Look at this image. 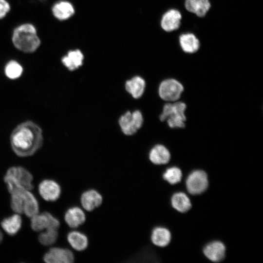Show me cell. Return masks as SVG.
<instances>
[{"instance_id": "13", "label": "cell", "mask_w": 263, "mask_h": 263, "mask_svg": "<svg viewBox=\"0 0 263 263\" xmlns=\"http://www.w3.org/2000/svg\"><path fill=\"white\" fill-rule=\"evenodd\" d=\"M64 219L70 228H76L86 222L87 217L83 208L78 206H73L67 209Z\"/></svg>"}, {"instance_id": "23", "label": "cell", "mask_w": 263, "mask_h": 263, "mask_svg": "<svg viewBox=\"0 0 263 263\" xmlns=\"http://www.w3.org/2000/svg\"><path fill=\"white\" fill-rule=\"evenodd\" d=\"M145 86V80L138 76L128 80L125 84L126 91L134 98H139L142 95Z\"/></svg>"}, {"instance_id": "20", "label": "cell", "mask_w": 263, "mask_h": 263, "mask_svg": "<svg viewBox=\"0 0 263 263\" xmlns=\"http://www.w3.org/2000/svg\"><path fill=\"white\" fill-rule=\"evenodd\" d=\"M52 12L57 19L64 20L73 16L75 9L71 3L63 0L58 1L53 5Z\"/></svg>"}, {"instance_id": "18", "label": "cell", "mask_w": 263, "mask_h": 263, "mask_svg": "<svg viewBox=\"0 0 263 263\" xmlns=\"http://www.w3.org/2000/svg\"><path fill=\"white\" fill-rule=\"evenodd\" d=\"M0 225L3 230L9 235H16L21 228L22 218L20 214L15 213L2 219Z\"/></svg>"}, {"instance_id": "27", "label": "cell", "mask_w": 263, "mask_h": 263, "mask_svg": "<svg viewBox=\"0 0 263 263\" xmlns=\"http://www.w3.org/2000/svg\"><path fill=\"white\" fill-rule=\"evenodd\" d=\"M23 72L22 66L15 60L9 61L4 68L5 75L9 79H16L19 77Z\"/></svg>"}, {"instance_id": "19", "label": "cell", "mask_w": 263, "mask_h": 263, "mask_svg": "<svg viewBox=\"0 0 263 263\" xmlns=\"http://www.w3.org/2000/svg\"><path fill=\"white\" fill-rule=\"evenodd\" d=\"M149 156L151 163L159 165L167 164L170 160V154L165 146L157 145L150 150Z\"/></svg>"}, {"instance_id": "10", "label": "cell", "mask_w": 263, "mask_h": 263, "mask_svg": "<svg viewBox=\"0 0 263 263\" xmlns=\"http://www.w3.org/2000/svg\"><path fill=\"white\" fill-rule=\"evenodd\" d=\"M43 259L47 263H72L74 262L75 256L68 248L54 247L45 253Z\"/></svg>"}, {"instance_id": "5", "label": "cell", "mask_w": 263, "mask_h": 263, "mask_svg": "<svg viewBox=\"0 0 263 263\" xmlns=\"http://www.w3.org/2000/svg\"><path fill=\"white\" fill-rule=\"evenodd\" d=\"M186 108V104L182 102L167 103L164 105L159 118L161 121L167 119L168 124L171 128H184L186 119L184 113Z\"/></svg>"}, {"instance_id": "7", "label": "cell", "mask_w": 263, "mask_h": 263, "mask_svg": "<svg viewBox=\"0 0 263 263\" xmlns=\"http://www.w3.org/2000/svg\"><path fill=\"white\" fill-rule=\"evenodd\" d=\"M186 184L189 193L197 195L203 193L208 185L207 174L203 170H194L188 176Z\"/></svg>"}, {"instance_id": "4", "label": "cell", "mask_w": 263, "mask_h": 263, "mask_svg": "<svg viewBox=\"0 0 263 263\" xmlns=\"http://www.w3.org/2000/svg\"><path fill=\"white\" fill-rule=\"evenodd\" d=\"M8 191L15 188H20L31 190L33 188L32 174L21 166H14L9 168L3 178Z\"/></svg>"}, {"instance_id": "21", "label": "cell", "mask_w": 263, "mask_h": 263, "mask_svg": "<svg viewBox=\"0 0 263 263\" xmlns=\"http://www.w3.org/2000/svg\"><path fill=\"white\" fill-rule=\"evenodd\" d=\"M210 6L209 0H186L185 2L187 10L200 17L205 16Z\"/></svg>"}, {"instance_id": "28", "label": "cell", "mask_w": 263, "mask_h": 263, "mask_svg": "<svg viewBox=\"0 0 263 263\" xmlns=\"http://www.w3.org/2000/svg\"><path fill=\"white\" fill-rule=\"evenodd\" d=\"M182 173L181 169L176 167L169 168L163 174V178L171 185H174L181 180Z\"/></svg>"}, {"instance_id": "8", "label": "cell", "mask_w": 263, "mask_h": 263, "mask_svg": "<svg viewBox=\"0 0 263 263\" xmlns=\"http://www.w3.org/2000/svg\"><path fill=\"white\" fill-rule=\"evenodd\" d=\"M31 218V227L35 231L41 232L48 228H57L60 226L59 220L48 212L38 213Z\"/></svg>"}, {"instance_id": "25", "label": "cell", "mask_w": 263, "mask_h": 263, "mask_svg": "<svg viewBox=\"0 0 263 263\" xmlns=\"http://www.w3.org/2000/svg\"><path fill=\"white\" fill-rule=\"evenodd\" d=\"M172 207L180 212L185 213L191 207V203L188 196L184 192L174 193L171 199Z\"/></svg>"}, {"instance_id": "22", "label": "cell", "mask_w": 263, "mask_h": 263, "mask_svg": "<svg viewBox=\"0 0 263 263\" xmlns=\"http://www.w3.org/2000/svg\"><path fill=\"white\" fill-rule=\"evenodd\" d=\"M84 56L79 50L69 51L61 59L63 64L70 71H74L82 65Z\"/></svg>"}, {"instance_id": "24", "label": "cell", "mask_w": 263, "mask_h": 263, "mask_svg": "<svg viewBox=\"0 0 263 263\" xmlns=\"http://www.w3.org/2000/svg\"><path fill=\"white\" fill-rule=\"evenodd\" d=\"M179 42L181 48L186 53H193L199 49V41L192 33L182 34L179 37Z\"/></svg>"}, {"instance_id": "9", "label": "cell", "mask_w": 263, "mask_h": 263, "mask_svg": "<svg viewBox=\"0 0 263 263\" xmlns=\"http://www.w3.org/2000/svg\"><path fill=\"white\" fill-rule=\"evenodd\" d=\"M183 90V85L178 81L174 79H168L160 84L159 94L164 100L174 101L180 98Z\"/></svg>"}, {"instance_id": "30", "label": "cell", "mask_w": 263, "mask_h": 263, "mask_svg": "<svg viewBox=\"0 0 263 263\" xmlns=\"http://www.w3.org/2000/svg\"><path fill=\"white\" fill-rule=\"evenodd\" d=\"M2 240H3V234L1 231L0 230V244L2 242Z\"/></svg>"}, {"instance_id": "26", "label": "cell", "mask_w": 263, "mask_h": 263, "mask_svg": "<svg viewBox=\"0 0 263 263\" xmlns=\"http://www.w3.org/2000/svg\"><path fill=\"white\" fill-rule=\"evenodd\" d=\"M41 232L38 235V240L41 244L51 245L57 241L58 236L57 228H48Z\"/></svg>"}, {"instance_id": "12", "label": "cell", "mask_w": 263, "mask_h": 263, "mask_svg": "<svg viewBox=\"0 0 263 263\" xmlns=\"http://www.w3.org/2000/svg\"><path fill=\"white\" fill-rule=\"evenodd\" d=\"M103 203L102 195L95 189H87L80 195V205L82 208L86 211H93L100 207Z\"/></svg>"}, {"instance_id": "17", "label": "cell", "mask_w": 263, "mask_h": 263, "mask_svg": "<svg viewBox=\"0 0 263 263\" xmlns=\"http://www.w3.org/2000/svg\"><path fill=\"white\" fill-rule=\"evenodd\" d=\"M150 240L152 243L157 246L166 247L170 242L171 233L166 227H156L151 231Z\"/></svg>"}, {"instance_id": "6", "label": "cell", "mask_w": 263, "mask_h": 263, "mask_svg": "<svg viewBox=\"0 0 263 263\" xmlns=\"http://www.w3.org/2000/svg\"><path fill=\"white\" fill-rule=\"evenodd\" d=\"M143 118L139 111L132 113L129 111L122 115L119 120V124L123 133L128 135L134 134L142 126Z\"/></svg>"}, {"instance_id": "16", "label": "cell", "mask_w": 263, "mask_h": 263, "mask_svg": "<svg viewBox=\"0 0 263 263\" xmlns=\"http://www.w3.org/2000/svg\"><path fill=\"white\" fill-rule=\"evenodd\" d=\"M67 240L70 246L77 251H84L88 248L89 244L87 236L77 230L69 232L67 235Z\"/></svg>"}, {"instance_id": "15", "label": "cell", "mask_w": 263, "mask_h": 263, "mask_svg": "<svg viewBox=\"0 0 263 263\" xmlns=\"http://www.w3.org/2000/svg\"><path fill=\"white\" fill-rule=\"evenodd\" d=\"M182 16L176 9H170L167 11L163 16L161 25L163 30L171 32L177 29L181 23Z\"/></svg>"}, {"instance_id": "1", "label": "cell", "mask_w": 263, "mask_h": 263, "mask_svg": "<svg viewBox=\"0 0 263 263\" xmlns=\"http://www.w3.org/2000/svg\"><path fill=\"white\" fill-rule=\"evenodd\" d=\"M10 142L13 151L18 156H32L43 145L42 130L39 126L32 121L23 122L12 132Z\"/></svg>"}, {"instance_id": "11", "label": "cell", "mask_w": 263, "mask_h": 263, "mask_svg": "<svg viewBox=\"0 0 263 263\" xmlns=\"http://www.w3.org/2000/svg\"><path fill=\"white\" fill-rule=\"evenodd\" d=\"M38 192L45 201L54 202L58 200L61 193L59 184L52 179H44L40 182L38 187Z\"/></svg>"}, {"instance_id": "2", "label": "cell", "mask_w": 263, "mask_h": 263, "mask_svg": "<svg viewBox=\"0 0 263 263\" xmlns=\"http://www.w3.org/2000/svg\"><path fill=\"white\" fill-rule=\"evenodd\" d=\"M9 192L11 194L10 206L15 213H24L31 218L39 212L38 200L30 190L15 188Z\"/></svg>"}, {"instance_id": "14", "label": "cell", "mask_w": 263, "mask_h": 263, "mask_svg": "<svg viewBox=\"0 0 263 263\" xmlns=\"http://www.w3.org/2000/svg\"><path fill=\"white\" fill-rule=\"evenodd\" d=\"M203 252L206 257L212 262H219L223 260L225 255V247L220 241H213L207 244Z\"/></svg>"}, {"instance_id": "3", "label": "cell", "mask_w": 263, "mask_h": 263, "mask_svg": "<svg viewBox=\"0 0 263 263\" xmlns=\"http://www.w3.org/2000/svg\"><path fill=\"white\" fill-rule=\"evenodd\" d=\"M12 41L17 49L28 53L36 51L40 44L36 29L30 23H24L15 28Z\"/></svg>"}, {"instance_id": "29", "label": "cell", "mask_w": 263, "mask_h": 263, "mask_svg": "<svg viewBox=\"0 0 263 263\" xmlns=\"http://www.w3.org/2000/svg\"><path fill=\"white\" fill-rule=\"evenodd\" d=\"M10 9V5L6 0H0V19L5 17Z\"/></svg>"}]
</instances>
